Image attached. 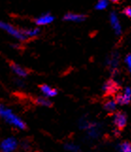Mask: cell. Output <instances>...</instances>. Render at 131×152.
Instances as JSON below:
<instances>
[{"label":"cell","instance_id":"cell-7","mask_svg":"<svg viewBox=\"0 0 131 152\" xmlns=\"http://www.w3.org/2000/svg\"><path fill=\"white\" fill-rule=\"evenodd\" d=\"M119 89V85L114 80H108L103 86V91L108 94V95H111V94L117 93Z\"/></svg>","mask_w":131,"mask_h":152},{"label":"cell","instance_id":"cell-3","mask_svg":"<svg viewBox=\"0 0 131 152\" xmlns=\"http://www.w3.org/2000/svg\"><path fill=\"white\" fill-rule=\"evenodd\" d=\"M17 148V141L13 137L5 139L1 143V152H12Z\"/></svg>","mask_w":131,"mask_h":152},{"label":"cell","instance_id":"cell-14","mask_svg":"<svg viewBox=\"0 0 131 152\" xmlns=\"http://www.w3.org/2000/svg\"><path fill=\"white\" fill-rule=\"evenodd\" d=\"M117 106V102L114 100H108L104 104V109L108 112H114Z\"/></svg>","mask_w":131,"mask_h":152},{"label":"cell","instance_id":"cell-16","mask_svg":"<svg viewBox=\"0 0 131 152\" xmlns=\"http://www.w3.org/2000/svg\"><path fill=\"white\" fill-rule=\"evenodd\" d=\"M120 152H131V144L129 142H124L120 145Z\"/></svg>","mask_w":131,"mask_h":152},{"label":"cell","instance_id":"cell-20","mask_svg":"<svg viewBox=\"0 0 131 152\" xmlns=\"http://www.w3.org/2000/svg\"><path fill=\"white\" fill-rule=\"evenodd\" d=\"M111 1H112V2H114V3H117V2L120 1V0H111Z\"/></svg>","mask_w":131,"mask_h":152},{"label":"cell","instance_id":"cell-12","mask_svg":"<svg viewBox=\"0 0 131 152\" xmlns=\"http://www.w3.org/2000/svg\"><path fill=\"white\" fill-rule=\"evenodd\" d=\"M35 102L37 103L40 106H44V107H50L52 103L51 101L49 100L47 97H43V96H40V97H37L36 98Z\"/></svg>","mask_w":131,"mask_h":152},{"label":"cell","instance_id":"cell-18","mask_svg":"<svg viewBox=\"0 0 131 152\" xmlns=\"http://www.w3.org/2000/svg\"><path fill=\"white\" fill-rule=\"evenodd\" d=\"M125 64H127L129 71L131 72V55H127L125 58Z\"/></svg>","mask_w":131,"mask_h":152},{"label":"cell","instance_id":"cell-19","mask_svg":"<svg viewBox=\"0 0 131 152\" xmlns=\"http://www.w3.org/2000/svg\"><path fill=\"white\" fill-rule=\"evenodd\" d=\"M124 14L127 15V17L131 18V7H127L124 10Z\"/></svg>","mask_w":131,"mask_h":152},{"label":"cell","instance_id":"cell-10","mask_svg":"<svg viewBox=\"0 0 131 152\" xmlns=\"http://www.w3.org/2000/svg\"><path fill=\"white\" fill-rule=\"evenodd\" d=\"M40 90L41 92L44 94L45 97H54L55 96L57 95V89H54L50 87L49 85L46 84H43L40 86Z\"/></svg>","mask_w":131,"mask_h":152},{"label":"cell","instance_id":"cell-2","mask_svg":"<svg viewBox=\"0 0 131 152\" xmlns=\"http://www.w3.org/2000/svg\"><path fill=\"white\" fill-rule=\"evenodd\" d=\"M0 27H1V28H3L5 31H7L9 35L13 36L15 39H17L19 41H25L28 38L27 36L24 34L23 30H20L16 28H14L13 26L9 25L8 23L1 22L0 23Z\"/></svg>","mask_w":131,"mask_h":152},{"label":"cell","instance_id":"cell-1","mask_svg":"<svg viewBox=\"0 0 131 152\" xmlns=\"http://www.w3.org/2000/svg\"><path fill=\"white\" fill-rule=\"evenodd\" d=\"M1 116L6 120L9 124L14 126L15 128H18L20 129H25V124L22 119L16 116L10 110L6 109L2 106H1Z\"/></svg>","mask_w":131,"mask_h":152},{"label":"cell","instance_id":"cell-13","mask_svg":"<svg viewBox=\"0 0 131 152\" xmlns=\"http://www.w3.org/2000/svg\"><path fill=\"white\" fill-rule=\"evenodd\" d=\"M23 32L25 36H27V37L33 38V37H36V36L40 33V29L38 28H34L25 29V30H23Z\"/></svg>","mask_w":131,"mask_h":152},{"label":"cell","instance_id":"cell-8","mask_svg":"<svg viewBox=\"0 0 131 152\" xmlns=\"http://www.w3.org/2000/svg\"><path fill=\"white\" fill-rule=\"evenodd\" d=\"M54 21V17L52 16L49 13H45L41 15L40 17L35 19V24L38 26H45V25H49Z\"/></svg>","mask_w":131,"mask_h":152},{"label":"cell","instance_id":"cell-4","mask_svg":"<svg viewBox=\"0 0 131 152\" xmlns=\"http://www.w3.org/2000/svg\"><path fill=\"white\" fill-rule=\"evenodd\" d=\"M115 101H116L117 104H119V105L129 104L130 101H131V89L129 87L125 88L122 95L117 96L116 99H115Z\"/></svg>","mask_w":131,"mask_h":152},{"label":"cell","instance_id":"cell-6","mask_svg":"<svg viewBox=\"0 0 131 152\" xmlns=\"http://www.w3.org/2000/svg\"><path fill=\"white\" fill-rule=\"evenodd\" d=\"M109 22H111V28H113L114 32L116 35H120L122 33V27L121 24H120V21L118 19L117 14L115 12H111L109 15Z\"/></svg>","mask_w":131,"mask_h":152},{"label":"cell","instance_id":"cell-5","mask_svg":"<svg viewBox=\"0 0 131 152\" xmlns=\"http://www.w3.org/2000/svg\"><path fill=\"white\" fill-rule=\"evenodd\" d=\"M113 122H114L115 126H116L119 129H124L125 127V125H127V115H125V113H123V112L116 113L114 115Z\"/></svg>","mask_w":131,"mask_h":152},{"label":"cell","instance_id":"cell-9","mask_svg":"<svg viewBox=\"0 0 131 152\" xmlns=\"http://www.w3.org/2000/svg\"><path fill=\"white\" fill-rule=\"evenodd\" d=\"M63 19L65 21H71V22H82L86 19L84 14L80 13H74V12H68L64 15Z\"/></svg>","mask_w":131,"mask_h":152},{"label":"cell","instance_id":"cell-17","mask_svg":"<svg viewBox=\"0 0 131 152\" xmlns=\"http://www.w3.org/2000/svg\"><path fill=\"white\" fill-rule=\"evenodd\" d=\"M65 148L67 150H69L71 152H79V148H78L77 145H73V144H67L65 145Z\"/></svg>","mask_w":131,"mask_h":152},{"label":"cell","instance_id":"cell-11","mask_svg":"<svg viewBox=\"0 0 131 152\" xmlns=\"http://www.w3.org/2000/svg\"><path fill=\"white\" fill-rule=\"evenodd\" d=\"M10 68H12V70L16 74L18 77H25L28 76V71L25 69V68L21 67L20 65L18 64H15L13 62L10 64Z\"/></svg>","mask_w":131,"mask_h":152},{"label":"cell","instance_id":"cell-15","mask_svg":"<svg viewBox=\"0 0 131 152\" xmlns=\"http://www.w3.org/2000/svg\"><path fill=\"white\" fill-rule=\"evenodd\" d=\"M108 5V0H98V2L95 5V9L98 10H105Z\"/></svg>","mask_w":131,"mask_h":152}]
</instances>
